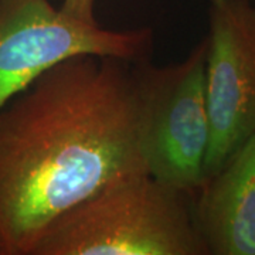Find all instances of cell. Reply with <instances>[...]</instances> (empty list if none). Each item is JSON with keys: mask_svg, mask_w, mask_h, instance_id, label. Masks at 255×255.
Returning a JSON list of instances; mask_svg holds the SVG:
<instances>
[{"mask_svg": "<svg viewBox=\"0 0 255 255\" xmlns=\"http://www.w3.org/2000/svg\"><path fill=\"white\" fill-rule=\"evenodd\" d=\"M136 63L75 55L0 110V255H30L65 211L147 173Z\"/></svg>", "mask_w": 255, "mask_h": 255, "instance_id": "cell-1", "label": "cell"}, {"mask_svg": "<svg viewBox=\"0 0 255 255\" xmlns=\"http://www.w3.org/2000/svg\"><path fill=\"white\" fill-rule=\"evenodd\" d=\"M194 196L149 173L112 183L65 211L30 255H206Z\"/></svg>", "mask_w": 255, "mask_h": 255, "instance_id": "cell-2", "label": "cell"}, {"mask_svg": "<svg viewBox=\"0 0 255 255\" xmlns=\"http://www.w3.org/2000/svg\"><path fill=\"white\" fill-rule=\"evenodd\" d=\"M206 38L183 61L157 67L137 61L147 173L196 196L206 180L210 145Z\"/></svg>", "mask_w": 255, "mask_h": 255, "instance_id": "cell-3", "label": "cell"}, {"mask_svg": "<svg viewBox=\"0 0 255 255\" xmlns=\"http://www.w3.org/2000/svg\"><path fill=\"white\" fill-rule=\"evenodd\" d=\"M150 28L110 30L48 0H0V110L43 73L75 55L149 60Z\"/></svg>", "mask_w": 255, "mask_h": 255, "instance_id": "cell-4", "label": "cell"}, {"mask_svg": "<svg viewBox=\"0 0 255 255\" xmlns=\"http://www.w3.org/2000/svg\"><path fill=\"white\" fill-rule=\"evenodd\" d=\"M206 41L211 132L204 162L207 180L255 135L254 4L250 0H209Z\"/></svg>", "mask_w": 255, "mask_h": 255, "instance_id": "cell-5", "label": "cell"}, {"mask_svg": "<svg viewBox=\"0 0 255 255\" xmlns=\"http://www.w3.org/2000/svg\"><path fill=\"white\" fill-rule=\"evenodd\" d=\"M207 253L255 255V135L194 196Z\"/></svg>", "mask_w": 255, "mask_h": 255, "instance_id": "cell-6", "label": "cell"}, {"mask_svg": "<svg viewBox=\"0 0 255 255\" xmlns=\"http://www.w3.org/2000/svg\"><path fill=\"white\" fill-rule=\"evenodd\" d=\"M61 9L73 16V17L87 21V23H98L95 17V0H63Z\"/></svg>", "mask_w": 255, "mask_h": 255, "instance_id": "cell-7", "label": "cell"}]
</instances>
